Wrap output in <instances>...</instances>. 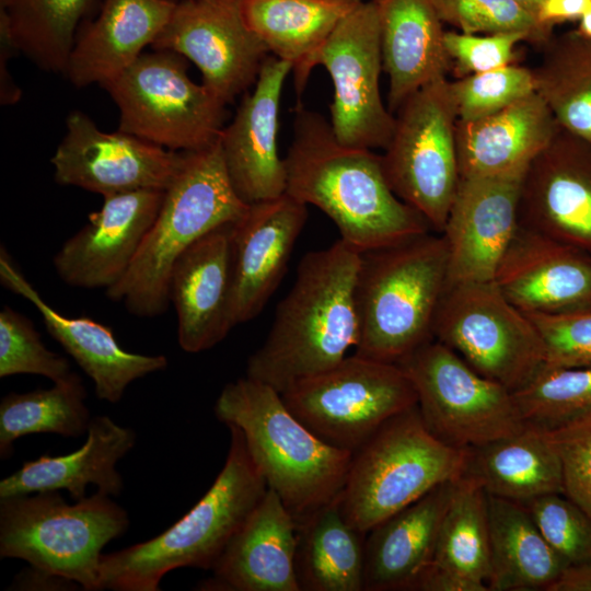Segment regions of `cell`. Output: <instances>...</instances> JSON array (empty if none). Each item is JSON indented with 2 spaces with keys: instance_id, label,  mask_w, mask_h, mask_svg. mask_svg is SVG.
Instances as JSON below:
<instances>
[{
  "instance_id": "1",
  "label": "cell",
  "mask_w": 591,
  "mask_h": 591,
  "mask_svg": "<svg viewBox=\"0 0 591 591\" xmlns=\"http://www.w3.org/2000/svg\"><path fill=\"white\" fill-rule=\"evenodd\" d=\"M283 160L286 194L323 211L340 239L361 253L432 231L417 210L394 194L381 154L340 143L329 120L301 103Z\"/></svg>"
},
{
  "instance_id": "2",
  "label": "cell",
  "mask_w": 591,
  "mask_h": 591,
  "mask_svg": "<svg viewBox=\"0 0 591 591\" xmlns=\"http://www.w3.org/2000/svg\"><path fill=\"white\" fill-rule=\"evenodd\" d=\"M360 259L361 252L341 239L301 258L265 341L247 360L246 376L281 394L297 381L332 368L357 346Z\"/></svg>"
},
{
  "instance_id": "3",
  "label": "cell",
  "mask_w": 591,
  "mask_h": 591,
  "mask_svg": "<svg viewBox=\"0 0 591 591\" xmlns=\"http://www.w3.org/2000/svg\"><path fill=\"white\" fill-rule=\"evenodd\" d=\"M215 415L243 434L248 453L296 522L335 500L352 453L332 447L309 430L270 385L248 376L228 383Z\"/></svg>"
},
{
  "instance_id": "4",
  "label": "cell",
  "mask_w": 591,
  "mask_h": 591,
  "mask_svg": "<svg viewBox=\"0 0 591 591\" xmlns=\"http://www.w3.org/2000/svg\"><path fill=\"white\" fill-rule=\"evenodd\" d=\"M224 465L199 501L164 532L103 554L100 590L157 591L170 571L211 570L223 549L267 490L242 432L233 426Z\"/></svg>"
},
{
  "instance_id": "5",
  "label": "cell",
  "mask_w": 591,
  "mask_h": 591,
  "mask_svg": "<svg viewBox=\"0 0 591 591\" xmlns=\"http://www.w3.org/2000/svg\"><path fill=\"white\" fill-rule=\"evenodd\" d=\"M448 270L447 241L433 231L362 252L356 283V354L397 363L432 339Z\"/></svg>"
},
{
  "instance_id": "6",
  "label": "cell",
  "mask_w": 591,
  "mask_h": 591,
  "mask_svg": "<svg viewBox=\"0 0 591 591\" xmlns=\"http://www.w3.org/2000/svg\"><path fill=\"white\" fill-rule=\"evenodd\" d=\"M248 206L233 188L219 141L186 152L130 268L105 294L132 315L163 314L170 304L171 271L179 255L213 229L236 222Z\"/></svg>"
},
{
  "instance_id": "7",
  "label": "cell",
  "mask_w": 591,
  "mask_h": 591,
  "mask_svg": "<svg viewBox=\"0 0 591 591\" xmlns=\"http://www.w3.org/2000/svg\"><path fill=\"white\" fill-rule=\"evenodd\" d=\"M129 525L127 511L100 491L68 503L59 491L0 499V557L100 590L102 551Z\"/></svg>"
},
{
  "instance_id": "8",
  "label": "cell",
  "mask_w": 591,
  "mask_h": 591,
  "mask_svg": "<svg viewBox=\"0 0 591 591\" xmlns=\"http://www.w3.org/2000/svg\"><path fill=\"white\" fill-rule=\"evenodd\" d=\"M466 456L467 449L430 432L415 405L389 419L352 453L338 496L341 514L367 534L432 488L460 478Z\"/></svg>"
},
{
  "instance_id": "9",
  "label": "cell",
  "mask_w": 591,
  "mask_h": 591,
  "mask_svg": "<svg viewBox=\"0 0 591 591\" xmlns=\"http://www.w3.org/2000/svg\"><path fill=\"white\" fill-rule=\"evenodd\" d=\"M187 66L175 51L153 49L105 83L119 112L118 130L179 152L218 142L227 104L193 81Z\"/></svg>"
},
{
  "instance_id": "10",
  "label": "cell",
  "mask_w": 591,
  "mask_h": 591,
  "mask_svg": "<svg viewBox=\"0 0 591 591\" xmlns=\"http://www.w3.org/2000/svg\"><path fill=\"white\" fill-rule=\"evenodd\" d=\"M281 397L316 437L351 453L389 419L417 405L415 387L397 363L357 354L297 381Z\"/></svg>"
},
{
  "instance_id": "11",
  "label": "cell",
  "mask_w": 591,
  "mask_h": 591,
  "mask_svg": "<svg viewBox=\"0 0 591 591\" xmlns=\"http://www.w3.org/2000/svg\"><path fill=\"white\" fill-rule=\"evenodd\" d=\"M432 336L511 392L529 383L546 362L537 327L494 281L449 285L434 315Z\"/></svg>"
},
{
  "instance_id": "12",
  "label": "cell",
  "mask_w": 591,
  "mask_h": 591,
  "mask_svg": "<svg viewBox=\"0 0 591 591\" xmlns=\"http://www.w3.org/2000/svg\"><path fill=\"white\" fill-rule=\"evenodd\" d=\"M456 115L449 80H434L398 108L390 142L381 154L394 194L442 233L460 183Z\"/></svg>"
},
{
  "instance_id": "13",
  "label": "cell",
  "mask_w": 591,
  "mask_h": 591,
  "mask_svg": "<svg viewBox=\"0 0 591 591\" xmlns=\"http://www.w3.org/2000/svg\"><path fill=\"white\" fill-rule=\"evenodd\" d=\"M397 364L412 381L426 427L444 443L467 449L525 427L513 394L432 338Z\"/></svg>"
},
{
  "instance_id": "14",
  "label": "cell",
  "mask_w": 591,
  "mask_h": 591,
  "mask_svg": "<svg viewBox=\"0 0 591 591\" xmlns=\"http://www.w3.org/2000/svg\"><path fill=\"white\" fill-rule=\"evenodd\" d=\"M328 72L334 97L329 124L337 140L350 147L385 149L395 116L380 91L383 71L375 0H362L316 53L313 66Z\"/></svg>"
},
{
  "instance_id": "15",
  "label": "cell",
  "mask_w": 591,
  "mask_h": 591,
  "mask_svg": "<svg viewBox=\"0 0 591 591\" xmlns=\"http://www.w3.org/2000/svg\"><path fill=\"white\" fill-rule=\"evenodd\" d=\"M151 48L192 61L202 84L227 105L255 84L270 56L245 22L242 0H177Z\"/></svg>"
},
{
  "instance_id": "16",
  "label": "cell",
  "mask_w": 591,
  "mask_h": 591,
  "mask_svg": "<svg viewBox=\"0 0 591 591\" xmlns=\"http://www.w3.org/2000/svg\"><path fill=\"white\" fill-rule=\"evenodd\" d=\"M185 159L186 152L130 134L103 131L89 115L72 111L50 163L56 183L105 197L141 189L165 190Z\"/></svg>"
},
{
  "instance_id": "17",
  "label": "cell",
  "mask_w": 591,
  "mask_h": 591,
  "mask_svg": "<svg viewBox=\"0 0 591 591\" xmlns=\"http://www.w3.org/2000/svg\"><path fill=\"white\" fill-rule=\"evenodd\" d=\"M519 224L591 255V141L559 126L526 169Z\"/></svg>"
},
{
  "instance_id": "18",
  "label": "cell",
  "mask_w": 591,
  "mask_h": 591,
  "mask_svg": "<svg viewBox=\"0 0 591 591\" xmlns=\"http://www.w3.org/2000/svg\"><path fill=\"white\" fill-rule=\"evenodd\" d=\"M523 174L461 177L442 231L448 286L494 281L519 227Z\"/></svg>"
},
{
  "instance_id": "19",
  "label": "cell",
  "mask_w": 591,
  "mask_h": 591,
  "mask_svg": "<svg viewBox=\"0 0 591 591\" xmlns=\"http://www.w3.org/2000/svg\"><path fill=\"white\" fill-rule=\"evenodd\" d=\"M164 190L141 189L103 197L100 210L69 237L53 263L59 278L83 289H109L130 268L150 230Z\"/></svg>"
},
{
  "instance_id": "20",
  "label": "cell",
  "mask_w": 591,
  "mask_h": 591,
  "mask_svg": "<svg viewBox=\"0 0 591 591\" xmlns=\"http://www.w3.org/2000/svg\"><path fill=\"white\" fill-rule=\"evenodd\" d=\"M292 66L275 56L264 61L251 93L244 95L220 147L230 181L247 205L286 193L285 160L278 150L279 107Z\"/></svg>"
},
{
  "instance_id": "21",
  "label": "cell",
  "mask_w": 591,
  "mask_h": 591,
  "mask_svg": "<svg viewBox=\"0 0 591 591\" xmlns=\"http://www.w3.org/2000/svg\"><path fill=\"white\" fill-rule=\"evenodd\" d=\"M308 219V206L288 194L248 206L232 223L233 327L255 318L278 288Z\"/></svg>"
},
{
  "instance_id": "22",
  "label": "cell",
  "mask_w": 591,
  "mask_h": 591,
  "mask_svg": "<svg viewBox=\"0 0 591 591\" xmlns=\"http://www.w3.org/2000/svg\"><path fill=\"white\" fill-rule=\"evenodd\" d=\"M494 282L526 314L591 311V255L520 224Z\"/></svg>"
},
{
  "instance_id": "23",
  "label": "cell",
  "mask_w": 591,
  "mask_h": 591,
  "mask_svg": "<svg viewBox=\"0 0 591 591\" xmlns=\"http://www.w3.org/2000/svg\"><path fill=\"white\" fill-rule=\"evenodd\" d=\"M232 223L208 232L186 248L173 265L169 300L177 317V340L189 354L208 350L233 328Z\"/></svg>"
},
{
  "instance_id": "24",
  "label": "cell",
  "mask_w": 591,
  "mask_h": 591,
  "mask_svg": "<svg viewBox=\"0 0 591 591\" xmlns=\"http://www.w3.org/2000/svg\"><path fill=\"white\" fill-rule=\"evenodd\" d=\"M0 279L12 292L25 298L39 312L47 332L92 380L95 395L118 403L128 385L167 367L163 355H141L125 350L111 327L86 316L69 317L51 308L13 264L1 247Z\"/></svg>"
},
{
  "instance_id": "25",
  "label": "cell",
  "mask_w": 591,
  "mask_h": 591,
  "mask_svg": "<svg viewBox=\"0 0 591 591\" xmlns=\"http://www.w3.org/2000/svg\"><path fill=\"white\" fill-rule=\"evenodd\" d=\"M297 522L279 496L265 495L200 582L204 591H300L294 557Z\"/></svg>"
},
{
  "instance_id": "26",
  "label": "cell",
  "mask_w": 591,
  "mask_h": 591,
  "mask_svg": "<svg viewBox=\"0 0 591 591\" xmlns=\"http://www.w3.org/2000/svg\"><path fill=\"white\" fill-rule=\"evenodd\" d=\"M177 0H103L79 28L63 72L77 88L114 80L152 46Z\"/></svg>"
},
{
  "instance_id": "27",
  "label": "cell",
  "mask_w": 591,
  "mask_h": 591,
  "mask_svg": "<svg viewBox=\"0 0 591 591\" xmlns=\"http://www.w3.org/2000/svg\"><path fill=\"white\" fill-rule=\"evenodd\" d=\"M558 128L549 107L536 92L496 114L456 120L460 176L523 174Z\"/></svg>"
},
{
  "instance_id": "28",
  "label": "cell",
  "mask_w": 591,
  "mask_h": 591,
  "mask_svg": "<svg viewBox=\"0 0 591 591\" xmlns=\"http://www.w3.org/2000/svg\"><path fill=\"white\" fill-rule=\"evenodd\" d=\"M132 429L101 415L91 418L84 444L68 454H43L0 482V499L40 491L67 490L74 501L85 496L88 485L115 497L124 488L116 465L135 447Z\"/></svg>"
},
{
  "instance_id": "29",
  "label": "cell",
  "mask_w": 591,
  "mask_h": 591,
  "mask_svg": "<svg viewBox=\"0 0 591 591\" xmlns=\"http://www.w3.org/2000/svg\"><path fill=\"white\" fill-rule=\"evenodd\" d=\"M457 479L438 485L367 533L364 591L410 590L432 561Z\"/></svg>"
},
{
  "instance_id": "30",
  "label": "cell",
  "mask_w": 591,
  "mask_h": 591,
  "mask_svg": "<svg viewBox=\"0 0 591 591\" xmlns=\"http://www.w3.org/2000/svg\"><path fill=\"white\" fill-rule=\"evenodd\" d=\"M387 107L396 113L426 84L447 78L451 61L443 23L431 0H375Z\"/></svg>"
},
{
  "instance_id": "31",
  "label": "cell",
  "mask_w": 591,
  "mask_h": 591,
  "mask_svg": "<svg viewBox=\"0 0 591 591\" xmlns=\"http://www.w3.org/2000/svg\"><path fill=\"white\" fill-rule=\"evenodd\" d=\"M487 495L525 503L564 494L560 456L546 429L529 425L517 433L467 448L464 473Z\"/></svg>"
},
{
  "instance_id": "32",
  "label": "cell",
  "mask_w": 591,
  "mask_h": 591,
  "mask_svg": "<svg viewBox=\"0 0 591 591\" xmlns=\"http://www.w3.org/2000/svg\"><path fill=\"white\" fill-rule=\"evenodd\" d=\"M362 0H242L250 28L269 54L292 66L300 100L313 60L340 21Z\"/></svg>"
},
{
  "instance_id": "33",
  "label": "cell",
  "mask_w": 591,
  "mask_h": 591,
  "mask_svg": "<svg viewBox=\"0 0 591 591\" xmlns=\"http://www.w3.org/2000/svg\"><path fill=\"white\" fill-rule=\"evenodd\" d=\"M490 540L489 591L545 590L566 561L548 544L526 507L487 495Z\"/></svg>"
},
{
  "instance_id": "34",
  "label": "cell",
  "mask_w": 591,
  "mask_h": 591,
  "mask_svg": "<svg viewBox=\"0 0 591 591\" xmlns=\"http://www.w3.org/2000/svg\"><path fill=\"white\" fill-rule=\"evenodd\" d=\"M300 591L364 590V533L341 514L338 497L297 522Z\"/></svg>"
},
{
  "instance_id": "35",
  "label": "cell",
  "mask_w": 591,
  "mask_h": 591,
  "mask_svg": "<svg viewBox=\"0 0 591 591\" xmlns=\"http://www.w3.org/2000/svg\"><path fill=\"white\" fill-rule=\"evenodd\" d=\"M430 565L459 578L470 591H488L490 540L487 494L461 476L443 517Z\"/></svg>"
},
{
  "instance_id": "36",
  "label": "cell",
  "mask_w": 591,
  "mask_h": 591,
  "mask_svg": "<svg viewBox=\"0 0 591 591\" xmlns=\"http://www.w3.org/2000/svg\"><path fill=\"white\" fill-rule=\"evenodd\" d=\"M542 47L532 69L536 93L561 128L591 141V38L575 30Z\"/></svg>"
},
{
  "instance_id": "37",
  "label": "cell",
  "mask_w": 591,
  "mask_h": 591,
  "mask_svg": "<svg viewBox=\"0 0 591 591\" xmlns=\"http://www.w3.org/2000/svg\"><path fill=\"white\" fill-rule=\"evenodd\" d=\"M103 0H0L20 53L39 69L63 74L80 26Z\"/></svg>"
},
{
  "instance_id": "38",
  "label": "cell",
  "mask_w": 591,
  "mask_h": 591,
  "mask_svg": "<svg viewBox=\"0 0 591 591\" xmlns=\"http://www.w3.org/2000/svg\"><path fill=\"white\" fill-rule=\"evenodd\" d=\"M81 378L54 383L49 389L11 392L0 402V457H10L14 442L31 433L79 438L86 433L91 415Z\"/></svg>"
},
{
  "instance_id": "39",
  "label": "cell",
  "mask_w": 591,
  "mask_h": 591,
  "mask_svg": "<svg viewBox=\"0 0 591 591\" xmlns=\"http://www.w3.org/2000/svg\"><path fill=\"white\" fill-rule=\"evenodd\" d=\"M525 424L554 429L591 413V367H548L512 392Z\"/></svg>"
},
{
  "instance_id": "40",
  "label": "cell",
  "mask_w": 591,
  "mask_h": 591,
  "mask_svg": "<svg viewBox=\"0 0 591 591\" xmlns=\"http://www.w3.org/2000/svg\"><path fill=\"white\" fill-rule=\"evenodd\" d=\"M534 92L532 69L512 63L449 81L452 106L462 121L496 114Z\"/></svg>"
},
{
  "instance_id": "41",
  "label": "cell",
  "mask_w": 591,
  "mask_h": 591,
  "mask_svg": "<svg viewBox=\"0 0 591 591\" xmlns=\"http://www.w3.org/2000/svg\"><path fill=\"white\" fill-rule=\"evenodd\" d=\"M73 373L67 358L45 347L32 321L3 306L0 312V378L36 374L57 383Z\"/></svg>"
},
{
  "instance_id": "42",
  "label": "cell",
  "mask_w": 591,
  "mask_h": 591,
  "mask_svg": "<svg viewBox=\"0 0 591 591\" xmlns=\"http://www.w3.org/2000/svg\"><path fill=\"white\" fill-rule=\"evenodd\" d=\"M442 21L466 34L524 33L529 40L543 45L552 31L513 0H431Z\"/></svg>"
},
{
  "instance_id": "43",
  "label": "cell",
  "mask_w": 591,
  "mask_h": 591,
  "mask_svg": "<svg viewBox=\"0 0 591 591\" xmlns=\"http://www.w3.org/2000/svg\"><path fill=\"white\" fill-rule=\"evenodd\" d=\"M522 505L567 565L591 559V515L577 503L564 494H549Z\"/></svg>"
},
{
  "instance_id": "44",
  "label": "cell",
  "mask_w": 591,
  "mask_h": 591,
  "mask_svg": "<svg viewBox=\"0 0 591 591\" xmlns=\"http://www.w3.org/2000/svg\"><path fill=\"white\" fill-rule=\"evenodd\" d=\"M526 315L543 338L545 366L591 367V311Z\"/></svg>"
},
{
  "instance_id": "45",
  "label": "cell",
  "mask_w": 591,
  "mask_h": 591,
  "mask_svg": "<svg viewBox=\"0 0 591 591\" xmlns=\"http://www.w3.org/2000/svg\"><path fill=\"white\" fill-rule=\"evenodd\" d=\"M546 431L561 460L564 495L591 515V413Z\"/></svg>"
},
{
  "instance_id": "46",
  "label": "cell",
  "mask_w": 591,
  "mask_h": 591,
  "mask_svg": "<svg viewBox=\"0 0 591 591\" xmlns=\"http://www.w3.org/2000/svg\"><path fill=\"white\" fill-rule=\"evenodd\" d=\"M522 40H529L524 33L466 34L445 31L444 34L451 69L457 78L512 63L514 48Z\"/></svg>"
},
{
  "instance_id": "47",
  "label": "cell",
  "mask_w": 591,
  "mask_h": 591,
  "mask_svg": "<svg viewBox=\"0 0 591 591\" xmlns=\"http://www.w3.org/2000/svg\"><path fill=\"white\" fill-rule=\"evenodd\" d=\"M12 36L5 9L0 5V103L13 105L21 100L22 91L9 71V61L19 54Z\"/></svg>"
},
{
  "instance_id": "48",
  "label": "cell",
  "mask_w": 591,
  "mask_h": 591,
  "mask_svg": "<svg viewBox=\"0 0 591 591\" xmlns=\"http://www.w3.org/2000/svg\"><path fill=\"white\" fill-rule=\"evenodd\" d=\"M591 0H544L535 20L540 26L552 31L558 22L579 19Z\"/></svg>"
},
{
  "instance_id": "49",
  "label": "cell",
  "mask_w": 591,
  "mask_h": 591,
  "mask_svg": "<svg viewBox=\"0 0 591 591\" xmlns=\"http://www.w3.org/2000/svg\"><path fill=\"white\" fill-rule=\"evenodd\" d=\"M547 591H591V559L567 565Z\"/></svg>"
},
{
  "instance_id": "50",
  "label": "cell",
  "mask_w": 591,
  "mask_h": 591,
  "mask_svg": "<svg viewBox=\"0 0 591 591\" xmlns=\"http://www.w3.org/2000/svg\"><path fill=\"white\" fill-rule=\"evenodd\" d=\"M578 32L583 36L591 38V3L579 18Z\"/></svg>"
},
{
  "instance_id": "51",
  "label": "cell",
  "mask_w": 591,
  "mask_h": 591,
  "mask_svg": "<svg viewBox=\"0 0 591 591\" xmlns=\"http://www.w3.org/2000/svg\"><path fill=\"white\" fill-rule=\"evenodd\" d=\"M519 7L531 14L534 19L544 0H513Z\"/></svg>"
}]
</instances>
